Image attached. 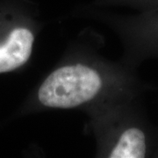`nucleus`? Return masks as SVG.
Listing matches in <instances>:
<instances>
[{
  "label": "nucleus",
  "instance_id": "f257e3e1",
  "mask_svg": "<svg viewBox=\"0 0 158 158\" xmlns=\"http://www.w3.org/2000/svg\"><path fill=\"white\" fill-rule=\"evenodd\" d=\"M141 85L132 69L85 54L58 63L36 87L27 112L83 109L87 113L139 98Z\"/></svg>",
  "mask_w": 158,
  "mask_h": 158
},
{
  "label": "nucleus",
  "instance_id": "f03ea898",
  "mask_svg": "<svg viewBox=\"0 0 158 158\" xmlns=\"http://www.w3.org/2000/svg\"><path fill=\"white\" fill-rule=\"evenodd\" d=\"M88 113L97 156L146 158L158 153L157 138L140 109L138 98L113 103Z\"/></svg>",
  "mask_w": 158,
  "mask_h": 158
},
{
  "label": "nucleus",
  "instance_id": "7ed1b4c3",
  "mask_svg": "<svg viewBox=\"0 0 158 158\" xmlns=\"http://www.w3.org/2000/svg\"><path fill=\"white\" fill-rule=\"evenodd\" d=\"M39 31L40 24L31 10L10 0H0V75L28 63Z\"/></svg>",
  "mask_w": 158,
  "mask_h": 158
},
{
  "label": "nucleus",
  "instance_id": "20e7f679",
  "mask_svg": "<svg viewBox=\"0 0 158 158\" xmlns=\"http://www.w3.org/2000/svg\"><path fill=\"white\" fill-rule=\"evenodd\" d=\"M117 24L131 62L158 58V9L141 11Z\"/></svg>",
  "mask_w": 158,
  "mask_h": 158
},
{
  "label": "nucleus",
  "instance_id": "39448f33",
  "mask_svg": "<svg viewBox=\"0 0 158 158\" xmlns=\"http://www.w3.org/2000/svg\"><path fill=\"white\" fill-rule=\"evenodd\" d=\"M104 3L119 4L138 8L141 11L158 9V0H101Z\"/></svg>",
  "mask_w": 158,
  "mask_h": 158
}]
</instances>
